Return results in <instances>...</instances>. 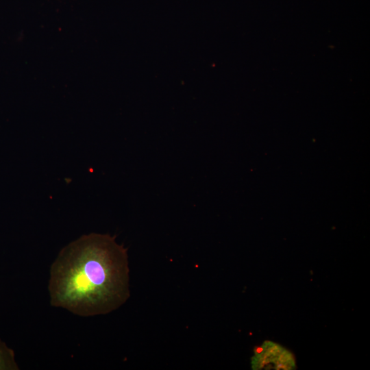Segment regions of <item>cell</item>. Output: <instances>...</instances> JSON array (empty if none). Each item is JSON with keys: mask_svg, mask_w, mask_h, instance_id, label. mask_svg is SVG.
<instances>
[{"mask_svg": "<svg viewBox=\"0 0 370 370\" xmlns=\"http://www.w3.org/2000/svg\"><path fill=\"white\" fill-rule=\"evenodd\" d=\"M51 305L82 317L110 313L130 297L127 249L116 236L90 233L59 252L50 269Z\"/></svg>", "mask_w": 370, "mask_h": 370, "instance_id": "cell-1", "label": "cell"}, {"mask_svg": "<svg viewBox=\"0 0 370 370\" xmlns=\"http://www.w3.org/2000/svg\"><path fill=\"white\" fill-rule=\"evenodd\" d=\"M16 367L10 351L0 345V370L15 369Z\"/></svg>", "mask_w": 370, "mask_h": 370, "instance_id": "cell-3", "label": "cell"}, {"mask_svg": "<svg viewBox=\"0 0 370 370\" xmlns=\"http://www.w3.org/2000/svg\"><path fill=\"white\" fill-rule=\"evenodd\" d=\"M251 363V368L256 370H290L295 367V360L292 353L271 341H265L262 345L256 347Z\"/></svg>", "mask_w": 370, "mask_h": 370, "instance_id": "cell-2", "label": "cell"}]
</instances>
